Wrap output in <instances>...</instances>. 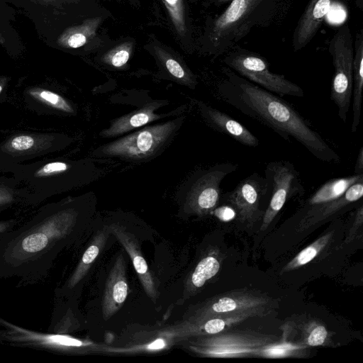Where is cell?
I'll list each match as a JSON object with an SVG mask.
<instances>
[{
	"label": "cell",
	"mask_w": 363,
	"mask_h": 363,
	"mask_svg": "<svg viewBox=\"0 0 363 363\" xmlns=\"http://www.w3.org/2000/svg\"><path fill=\"white\" fill-rule=\"evenodd\" d=\"M225 75L220 94L230 106L269 127L284 140L294 138L320 161L340 162L336 151L281 97L230 69L225 70Z\"/></svg>",
	"instance_id": "obj_1"
},
{
	"label": "cell",
	"mask_w": 363,
	"mask_h": 363,
	"mask_svg": "<svg viewBox=\"0 0 363 363\" xmlns=\"http://www.w3.org/2000/svg\"><path fill=\"white\" fill-rule=\"evenodd\" d=\"M279 0H232L213 23L210 41L220 51L231 49L255 26L269 23Z\"/></svg>",
	"instance_id": "obj_2"
},
{
	"label": "cell",
	"mask_w": 363,
	"mask_h": 363,
	"mask_svg": "<svg viewBox=\"0 0 363 363\" xmlns=\"http://www.w3.org/2000/svg\"><path fill=\"white\" fill-rule=\"evenodd\" d=\"M352 33L347 23L341 26L329 43L334 74L330 89V99L337 107V114L347 122L351 105L353 84L354 48Z\"/></svg>",
	"instance_id": "obj_3"
},
{
	"label": "cell",
	"mask_w": 363,
	"mask_h": 363,
	"mask_svg": "<svg viewBox=\"0 0 363 363\" xmlns=\"http://www.w3.org/2000/svg\"><path fill=\"white\" fill-rule=\"evenodd\" d=\"M225 63L240 76L278 96L303 97V90L284 75L272 72L262 57L242 49L230 50Z\"/></svg>",
	"instance_id": "obj_4"
},
{
	"label": "cell",
	"mask_w": 363,
	"mask_h": 363,
	"mask_svg": "<svg viewBox=\"0 0 363 363\" xmlns=\"http://www.w3.org/2000/svg\"><path fill=\"white\" fill-rule=\"evenodd\" d=\"M268 203L262 216L260 230H266L292 196L303 192L300 174L289 161L269 162L264 169Z\"/></svg>",
	"instance_id": "obj_5"
},
{
	"label": "cell",
	"mask_w": 363,
	"mask_h": 363,
	"mask_svg": "<svg viewBox=\"0 0 363 363\" xmlns=\"http://www.w3.org/2000/svg\"><path fill=\"white\" fill-rule=\"evenodd\" d=\"M176 127L174 121L147 127L108 144L101 152L107 156L145 157L152 155L164 145Z\"/></svg>",
	"instance_id": "obj_6"
},
{
	"label": "cell",
	"mask_w": 363,
	"mask_h": 363,
	"mask_svg": "<svg viewBox=\"0 0 363 363\" xmlns=\"http://www.w3.org/2000/svg\"><path fill=\"white\" fill-rule=\"evenodd\" d=\"M279 340L274 335L255 331L230 332L218 335L208 340L206 353L225 358L257 357L261 349Z\"/></svg>",
	"instance_id": "obj_7"
},
{
	"label": "cell",
	"mask_w": 363,
	"mask_h": 363,
	"mask_svg": "<svg viewBox=\"0 0 363 363\" xmlns=\"http://www.w3.org/2000/svg\"><path fill=\"white\" fill-rule=\"evenodd\" d=\"M226 201L234 208L240 223L252 227L262 216V201L267 198L264 177L254 172L240 182L235 189L224 195Z\"/></svg>",
	"instance_id": "obj_8"
},
{
	"label": "cell",
	"mask_w": 363,
	"mask_h": 363,
	"mask_svg": "<svg viewBox=\"0 0 363 363\" xmlns=\"http://www.w3.org/2000/svg\"><path fill=\"white\" fill-rule=\"evenodd\" d=\"M363 196V179L348 187L340 197L325 203L302 208L298 215L297 232H303L345 211L360 201Z\"/></svg>",
	"instance_id": "obj_9"
},
{
	"label": "cell",
	"mask_w": 363,
	"mask_h": 363,
	"mask_svg": "<svg viewBox=\"0 0 363 363\" xmlns=\"http://www.w3.org/2000/svg\"><path fill=\"white\" fill-rule=\"evenodd\" d=\"M333 0H311L295 28L293 48L298 51L314 38L328 13Z\"/></svg>",
	"instance_id": "obj_10"
},
{
	"label": "cell",
	"mask_w": 363,
	"mask_h": 363,
	"mask_svg": "<svg viewBox=\"0 0 363 363\" xmlns=\"http://www.w3.org/2000/svg\"><path fill=\"white\" fill-rule=\"evenodd\" d=\"M271 299L251 291H231L213 301L209 312L212 316L267 308Z\"/></svg>",
	"instance_id": "obj_11"
},
{
	"label": "cell",
	"mask_w": 363,
	"mask_h": 363,
	"mask_svg": "<svg viewBox=\"0 0 363 363\" xmlns=\"http://www.w3.org/2000/svg\"><path fill=\"white\" fill-rule=\"evenodd\" d=\"M201 105L203 116L216 130L228 135L243 145L252 147L259 145V139L239 121L216 108Z\"/></svg>",
	"instance_id": "obj_12"
},
{
	"label": "cell",
	"mask_w": 363,
	"mask_h": 363,
	"mask_svg": "<svg viewBox=\"0 0 363 363\" xmlns=\"http://www.w3.org/2000/svg\"><path fill=\"white\" fill-rule=\"evenodd\" d=\"M363 89V30L356 35L353 59V84L352 91V120L351 132L354 133L359 125Z\"/></svg>",
	"instance_id": "obj_13"
},
{
	"label": "cell",
	"mask_w": 363,
	"mask_h": 363,
	"mask_svg": "<svg viewBox=\"0 0 363 363\" xmlns=\"http://www.w3.org/2000/svg\"><path fill=\"white\" fill-rule=\"evenodd\" d=\"M155 108L156 106L153 105L146 106L132 113L119 118L108 128L101 132V135L104 137H113L155 121L161 117L153 113Z\"/></svg>",
	"instance_id": "obj_14"
},
{
	"label": "cell",
	"mask_w": 363,
	"mask_h": 363,
	"mask_svg": "<svg viewBox=\"0 0 363 363\" xmlns=\"http://www.w3.org/2000/svg\"><path fill=\"white\" fill-rule=\"evenodd\" d=\"M101 21L100 17L92 18L80 25L68 28L57 38V43L67 48H78L84 45L95 35Z\"/></svg>",
	"instance_id": "obj_15"
},
{
	"label": "cell",
	"mask_w": 363,
	"mask_h": 363,
	"mask_svg": "<svg viewBox=\"0 0 363 363\" xmlns=\"http://www.w3.org/2000/svg\"><path fill=\"white\" fill-rule=\"evenodd\" d=\"M333 236V231H330L318 238L286 263L281 273L297 269L311 262L327 247L332 240Z\"/></svg>",
	"instance_id": "obj_16"
},
{
	"label": "cell",
	"mask_w": 363,
	"mask_h": 363,
	"mask_svg": "<svg viewBox=\"0 0 363 363\" xmlns=\"http://www.w3.org/2000/svg\"><path fill=\"white\" fill-rule=\"evenodd\" d=\"M306 345H296L286 342L278 341L264 347L259 350L257 357L264 358H282L289 357H302L303 349Z\"/></svg>",
	"instance_id": "obj_17"
},
{
	"label": "cell",
	"mask_w": 363,
	"mask_h": 363,
	"mask_svg": "<svg viewBox=\"0 0 363 363\" xmlns=\"http://www.w3.org/2000/svg\"><path fill=\"white\" fill-rule=\"evenodd\" d=\"M220 268V263L217 257L213 255L204 257L199 262L192 274L193 285L197 288L203 286L207 280L218 272Z\"/></svg>",
	"instance_id": "obj_18"
},
{
	"label": "cell",
	"mask_w": 363,
	"mask_h": 363,
	"mask_svg": "<svg viewBox=\"0 0 363 363\" xmlns=\"http://www.w3.org/2000/svg\"><path fill=\"white\" fill-rule=\"evenodd\" d=\"M330 340L328 331L318 321L311 320L305 326L303 345L310 347L323 346L328 344Z\"/></svg>",
	"instance_id": "obj_19"
},
{
	"label": "cell",
	"mask_w": 363,
	"mask_h": 363,
	"mask_svg": "<svg viewBox=\"0 0 363 363\" xmlns=\"http://www.w3.org/2000/svg\"><path fill=\"white\" fill-rule=\"evenodd\" d=\"M172 21L180 35L186 32L184 6L182 0H163Z\"/></svg>",
	"instance_id": "obj_20"
},
{
	"label": "cell",
	"mask_w": 363,
	"mask_h": 363,
	"mask_svg": "<svg viewBox=\"0 0 363 363\" xmlns=\"http://www.w3.org/2000/svg\"><path fill=\"white\" fill-rule=\"evenodd\" d=\"M132 50V43H125L106 54L104 57V61L115 67H121L128 61Z\"/></svg>",
	"instance_id": "obj_21"
},
{
	"label": "cell",
	"mask_w": 363,
	"mask_h": 363,
	"mask_svg": "<svg viewBox=\"0 0 363 363\" xmlns=\"http://www.w3.org/2000/svg\"><path fill=\"white\" fill-rule=\"evenodd\" d=\"M157 52L160 58L162 59L166 68L173 77L182 81L190 80L189 75L186 74L179 62L167 54L163 50L157 49Z\"/></svg>",
	"instance_id": "obj_22"
},
{
	"label": "cell",
	"mask_w": 363,
	"mask_h": 363,
	"mask_svg": "<svg viewBox=\"0 0 363 363\" xmlns=\"http://www.w3.org/2000/svg\"><path fill=\"white\" fill-rule=\"evenodd\" d=\"M40 340L43 343L61 345L65 346H80L82 342L77 340L62 335H47L42 336Z\"/></svg>",
	"instance_id": "obj_23"
},
{
	"label": "cell",
	"mask_w": 363,
	"mask_h": 363,
	"mask_svg": "<svg viewBox=\"0 0 363 363\" xmlns=\"http://www.w3.org/2000/svg\"><path fill=\"white\" fill-rule=\"evenodd\" d=\"M363 223V205L361 203L360 206L357 208L355 212V216L352 228L349 230V233L346 237L343 245L350 242L356 237V233L361 228Z\"/></svg>",
	"instance_id": "obj_24"
},
{
	"label": "cell",
	"mask_w": 363,
	"mask_h": 363,
	"mask_svg": "<svg viewBox=\"0 0 363 363\" xmlns=\"http://www.w3.org/2000/svg\"><path fill=\"white\" fill-rule=\"evenodd\" d=\"M216 216L223 222L233 220L236 216L235 210L230 205L222 206L215 210Z\"/></svg>",
	"instance_id": "obj_25"
},
{
	"label": "cell",
	"mask_w": 363,
	"mask_h": 363,
	"mask_svg": "<svg viewBox=\"0 0 363 363\" xmlns=\"http://www.w3.org/2000/svg\"><path fill=\"white\" fill-rule=\"evenodd\" d=\"M34 144L33 139L28 135H21L13 138L11 141V146L17 150H28Z\"/></svg>",
	"instance_id": "obj_26"
},
{
	"label": "cell",
	"mask_w": 363,
	"mask_h": 363,
	"mask_svg": "<svg viewBox=\"0 0 363 363\" xmlns=\"http://www.w3.org/2000/svg\"><path fill=\"white\" fill-rule=\"evenodd\" d=\"M128 286L123 281H118L113 286V298L117 303H122L127 296Z\"/></svg>",
	"instance_id": "obj_27"
},
{
	"label": "cell",
	"mask_w": 363,
	"mask_h": 363,
	"mask_svg": "<svg viewBox=\"0 0 363 363\" xmlns=\"http://www.w3.org/2000/svg\"><path fill=\"white\" fill-rule=\"evenodd\" d=\"M67 169V166L64 162H55L45 165L39 172V174H50L54 172H63Z\"/></svg>",
	"instance_id": "obj_28"
},
{
	"label": "cell",
	"mask_w": 363,
	"mask_h": 363,
	"mask_svg": "<svg viewBox=\"0 0 363 363\" xmlns=\"http://www.w3.org/2000/svg\"><path fill=\"white\" fill-rule=\"evenodd\" d=\"M40 96L45 99V101H48L50 104H57L60 107L67 108V107L65 106H67L66 104L62 101V99L57 94L48 91H43L40 93Z\"/></svg>",
	"instance_id": "obj_29"
},
{
	"label": "cell",
	"mask_w": 363,
	"mask_h": 363,
	"mask_svg": "<svg viewBox=\"0 0 363 363\" xmlns=\"http://www.w3.org/2000/svg\"><path fill=\"white\" fill-rule=\"evenodd\" d=\"M99 253V247L96 245L90 246L84 252L82 261L84 264H89L94 260Z\"/></svg>",
	"instance_id": "obj_30"
},
{
	"label": "cell",
	"mask_w": 363,
	"mask_h": 363,
	"mask_svg": "<svg viewBox=\"0 0 363 363\" xmlns=\"http://www.w3.org/2000/svg\"><path fill=\"white\" fill-rule=\"evenodd\" d=\"M133 264L136 271L140 274H145L147 270L146 262L141 256H135L133 259Z\"/></svg>",
	"instance_id": "obj_31"
},
{
	"label": "cell",
	"mask_w": 363,
	"mask_h": 363,
	"mask_svg": "<svg viewBox=\"0 0 363 363\" xmlns=\"http://www.w3.org/2000/svg\"><path fill=\"white\" fill-rule=\"evenodd\" d=\"M354 174H363V146L359 150L354 169Z\"/></svg>",
	"instance_id": "obj_32"
},
{
	"label": "cell",
	"mask_w": 363,
	"mask_h": 363,
	"mask_svg": "<svg viewBox=\"0 0 363 363\" xmlns=\"http://www.w3.org/2000/svg\"><path fill=\"white\" fill-rule=\"evenodd\" d=\"M165 346V343L163 340L157 339L147 346L148 349L151 350H159L163 348Z\"/></svg>",
	"instance_id": "obj_33"
},
{
	"label": "cell",
	"mask_w": 363,
	"mask_h": 363,
	"mask_svg": "<svg viewBox=\"0 0 363 363\" xmlns=\"http://www.w3.org/2000/svg\"><path fill=\"white\" fill-rule=\"evenodd\" d=\"M220 1H230V0H220Z\"/></svg>",
	"instance_id": "obj_34"
},
{
	"label": "cell",
	"mask_w": 363,
	"mask_h": 363,
	"mask_svg": "<svg viewBox=\"0 0 363 363\" xmlns=\"http://www.w3.org/2000/svg\"><path fill=\"white\" fill-rule=\"evenodd\" d=\"M1 89H2V87L0 86V92H1Z\"/></svg>",
	"instance_id": "obj_35"
}]
</instances>
